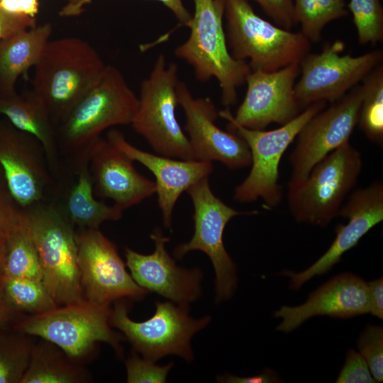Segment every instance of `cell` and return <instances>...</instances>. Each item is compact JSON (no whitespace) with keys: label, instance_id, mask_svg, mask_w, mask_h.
I'll return each instance as SVG.
<instances>
[{"label":"cell","instance_id":"obj_21","mask_svg":"<svg viewBox=\"0 0 383 383\" xmlns=\"http://www.w3.org/2000/svg\"><path fill=\"white\" fill-rule=\"evenodd\" d=\"M88 167L94 193L111 199L123 211L156 192L155 182L139 173L133 161L101 135L90 149Z\"/></svg>","mask_w":383,"mask_h":383},{"label":"cell","instance_id":"obj_30","mask_svg":"<svg viewBox=\"0 0 383 383\" xmlns=\"http://www.w3.org/2000/svg\"><path fill=\"white\" fill-rule=\"evenodd\" d=\"M296 24L311 43H318L324 27L348 14L345 0H293Z\"/></svg>","mask_w":383,"mask_h":383},{"label":"cell","instance_id":"obj_14","mask_svg":"<svg viewBox=\"0 0 383 383\" xmlns=\"http://www.w3.org/2000/svg\"><path fill=\"white\" fill-rule=\"evenodd\" d=\"M361 101L362 87L357 84L304 125L289 157L291 176L287 186L301 183L316 163L350 141L358 123Z\"/></svg>","mask_w":383,"mask_h":383},{"label":"cell","instance_id":"obj_10","mask_svg":"<svg viewBox=\"0 0 383 383\" xmlns=\"http://www.w3.org/2000/svg\"><path fill=\"white\" fill-rule=\"evenodd\" d=\"M124 300L114 302L110 323L123 334L133 351L155 362L169 355L193 360L192 338L209 323L210 316L194 318L189 316V306L156 301L153 316L138 322L129 317Z\"/></svg>","mask_w":383,"mask_h":383},{"label":"cell","instance_id":"obj_41","mask_svg":"<svg viewBox=\"0 0 383 383\" xmlns=\"http://www.w3.org/2000/svg\"><path fill=\"white\" fill-rule=\"evenodd\" d=\"M368 283L370 311L378 318H383V279L379 277Z\"/></svg>","mask_w":383,"mask_h":383},{"label":"cell","instance_id":"obj_2","mask_svg":"<svg viewBox=\"0 0 383 383\" xmlns=\"http://www.w3.org/2000/svg\"><path fill=\"white\" fill-rule=\"evenodd\" d=\"M106 66L96 49L80 38L49 40L33 67L31 91L44 104L57 126Z\"/></svg>","mask_w":383,"mask_h":383},{"label":"cell","instance_id":"obj_15","mask_svg":"<svg viewBox=\"0 0 383 383\" xmlns=\"http://www.w3.org/2000/svg\"><path fill=\"white\" fill-rule=\"evenodd\" d=\"M0 167L7 190L21 208L48 200L55 179L43 147L9 122L0 123Z\"/></svg>","mask_w":383,"mask_h":383},{"label":"cell","instance_id":"obj_8","mask_svg":"<svg viewBox=\"0 0 383 383\" xmlns=\"http://www.w3.org/2000/svg\"><path fill=\"white\" fill-rule=\"evenodd\" d=\"M110 306L87 300L68 304L35 315H24L15 331L37 336L60 348L77 362L87 358L99 343L109 344L121 355V337L111 329Z\"/></svg>","mask_w":383,"mask_h":383},{"label":"cell","instance_id":"obj_5","mask_svg":"<svg viewBox=\"0 0 383 383\" xmlns=\"http://www.w3.org/2000/svg\"><path fill=\"white\" fill-rule=\"evenodd\" d=\"M226 35L232 56L251 70L272 72L299 63L311 42L299 32L282 28L258 16L249 0H223Z\"/></svg>","mask_w":383,"mask_h":383},{"label":"cell","instance_id":"obj_42","mask_svg":"<svg viewBox=\"0 0 383 383\" xmlns=\"http://www.w3.org/2000/svg\"><path fill=\"white\" fill-rule=\"evenodd\" d=\"M23 316L11 307L0 289V330L11 328Z\"/></svg>","mask_w":383,"mask_h":383},{"label":"cell","instance_id":"obj_33","mask_svg":"<svg viewBox=\"0 0 383 383\" xmlns=\"http://www.w3.org/2000/svg\"><path fill=\"white\" fill-rule=\"evenodd\" d=\"M360 354L366 361L376 382L383 380V329L378 326H367L357 341Z\"/></svg>","mask_w":383,"mask_h":383},{"label":"cell","instance_id":"obj_19","mask_svg":"<svg viewBox=\"0 0 383 383\" xmlns=\"http://www.w3.org/2000/svg\"><path fill=\"white\" fill-rule=\"evenodd\" d=\"M155 250L150 254L139 253L125 248L126 264L135 282L148 292H155L170 301L189 306L202 294L203 272L199 268L181 267L168 253L166 244L170 238L161 228L150 235Z\"/></svg>","mask_w":383,"mask_h":383},{"label":"cell","instance_id":"obj_12","mask_svg":"<svg viewBox=\"0 0 383 383\" xmlns=\"http://www.w3.org/2000/svg\"><path fill=\"white\" fill-rule=\"evenodd\" d=\"M344 48L345 43L336 40L301 60L299 78L294 86L301 109L317 101L333 103L340 99L382 62L380 50L354 57L343 55Z\"/></svg>","mask_w":383,"mask_h":383},{"label":"cell","instance_id":"obj_6","mask_svg":"<svg viewBox=\"0 0 383 383\" xmlns=\"http://www.w3.org/2000/svg\"><path fill=\"white\" fill-rule=\"evenodd\" d=\"M326 104L325 101L313 103L289 122L270 131L249 129L238 124L228 108L218 112V116L228 121V130L245 141L251 155L250 173L234 189L235 201L250 203L261 199L267 209L280 204L282 189L279 184V170L282 157L304 125L325 109Z\"/></svg>","mask_w":383,"mask_h":383},{"label":"cell","instance_id":"obj_35","mask_svg":"<svg viewBox=\"0 0 383 383\" xmlns=\"http://www.w3.org/2000/svg\"><path fill=\"white\" fill-rule=\"evenodd\" d=\"M336 383H374L376 382L369 367L360 354L354 350L347 352L345 362Z\"/></svg>","mask_w":383,"mask_h":383},{"label":"cell","instance_id":"obj_45","mask_svg":"<svg viewBox=\"0 0 383 383\" xmlns=\"http://www.w3.org/2000/svg\"><path fill=\"white\" fill-rule=\"evenodd\" d=\"M7 189V188H6V185L5 182L4 173L0 167V189Z\"/></svg>","mask_w":383,"mask_h":383},{"label":"cell","instance_id":"obj_32","mask_svg":"<svg viewBox=\"0 0 383 383\" xmlns=\"http://www.w3.org/2000/svg\"><path fill=\"white\" fill-rule=\"evenodd\" d=\"M360 45H376L383 40V8L380 0H350L347 5Z\"/></svg>","mask_w":383,"mask_h":383},{"label":"cell","instance_id":"obj_7","mask_svg":"<svg viewBox=\"0 0 383 383\" xmlns=\"http://www.w3.org/2000/svg\"><path fill=\"white\" fill-rule=\"evenodd\" d=\"M360 152L350 141L316 163L301 183L287 186L288 209L300 223L326 227L337 217L362 170Z\"/></svg>","mask_w":383,"mask_h":383},{"label":"cell","instance_id":"obj_31","mask_svg":"<svg viewBox=\"0 0 383 383\" xmlns=\"http://www.w3.org/2000/svg\"><path fill=\"white\" fill-rule=\"evenodd\" d=\"M34 343L12 328L0 330V383H20Z\"/></svg>","mask_w":383,"mask_h":383},{"label":"cell","instance_id":"obj_16","mask_svg":"<svg viewBox=\"0 0 383 383\" xmlns=\"http://www.w3.org/2000/svg\"><path fill=\"white\" fill-rule=\"evenodd\" d=\"M177 96L185 116L184 130L194 160L218 161L229 170L250 165V152L245 141L238 134L225 131L216 125L218 112L210 98L194 97L182 81L177 84Z\"/></svg>","mask_w":383,"mask_h":383},{"label":"cell","instance_id":"obj_22","mask_svg":"<svg viewBox=\"0 0 383 383\" xmlns=\"http://www.w3.org/2000/svg\"><path fill=\"white\" fill-rule=\"evenodd\" d=\"M370 311L368 283L355 274H340L312 292L296 306H283L274 313L282 318L278 331L289 333L316 316L348 318Z\"/></svg>","mask_w":383,"mask_h":383},{"label":"cell","instance_id":"obj_29","mask_svg":"<svg viewBox=\"0 0 383 383\" xmlns=\"http://www.w3.org/2000/svg\"><path fill=\"white\" fill-rule=\"evenodd\" d=\"M362 101L357 125L367 138L383 143V65L381 63L362 81Z\"/></svg>","mask_w":383,"mask_h":383},{"label":"cell","instance_id":"obj_26","mask_svg":"<svg viewBox=\"0 0 383 383\" xmlns=\"http://www.w3.org/2000/svg\"><path fill=\"white\" fill-rule=\"evenodd\" d=\"M88 372L54 344L41 339L34 343L20 383H84Z\"/></svg>","mask_w":383,"mask_h":383},{"label":"cell","instance_id":"obj_39","mask_svg":"<svg viewBox=\"0 0 383 383\" xmlns=\"http://www.w3.org/2000/svg\"><path fill=\"white\" fill-rule=\"evenodd\" d=\"M218 382L224 383H270L279 382L280 379L274 371L265 369L262 373L251 377H239L225 373L216 377Z\"/></svg>","mask_w":383,"mask_h":383},{"label":"cell","instance_id":"obj_27","mask_svg":"<svg viewBox=\"0 0 383 383\" xmlns=\"http://www.w3.org/2000/svg\"><path fill=\"white\" fill-rule=\"evenodd\" d=\"M0 289L11 307L21 315H35L57 306L42 280L3 274Z\"/></svg>","mask_w":383,"mask_h":383},{"label":"cell","instance_id":"obj_17","mask_svg":"<svg viewBox=\"0 0 383 383\" xmlns=\"http://www.w3.org/2000/svg\"><path fill=\"white\" fill-rule=\"evenodd\" d=\"M299 73V63L272 72L251 70L233 121L249 129L264 130L271 123L283 125L295 118L301 111L294 91Z\"/></svg>","mask_w":383,"mask_h":383},{"label":"cell","instance_id":"obj_20","mask_svg":"<svg viewBox=\"0 0 383 383\" xmlns=\"http://www.w3.org/2000/svg\"><path fill=\"white\" fill-rule=\"evenodd\" d=\"M106 138L118 150L133 162L141 163L154 174L158 206L164 226L168 229L172 227L173 210L180 195L213 172L210 162L176 159L145 152L130 143L115 128L108 132Z\"/></svg>","mask_w":383,"mask_h":383},{"label":"cell","instance_id":"obj_11","mask_svg":"<svg viewBox=\"0 0 383 383\" xmlns=\"http://www.w3.org/2000/svg\"><path fill=\"white\" fill-rule=\"evenodd\" d=\"M187 192L194 206V232L188 242L174 248L173 254L182 259L188 252L199 250L209 257L215 273V300L221 303L231 298L238 282L237 266L224 246V229L233 218L258 212L239 211L225 204L213 193L209 177L192 185Z\"/></svg>","mask_w":383,"mask_h":383},{"label":"cell","instance_id":"obj_13","mask_svg":"<svg viewBox=\"0 0 383 383\" xmlns=\"http://www.w3.org/2000/svg\"><path fill=\"white\" fill-rule=\"evenodd\" d=\"M84 299L103 306L122 299L143 300L149 292L128 272L116 245L100 230L75 231Z\"/></svg>","mask_w":383,"mask_h":383},{"label":"cell","instance_id":"obj_36","mask_svg":"<svg viewBox=\"0 0 383 383\" xmlns=\"http://www.w3.org/2000/svg\"><path fill=\"white\" fill-rule=\"evenodd\" d=\"M274 21L275 25L291 30L296 25L293 0H252Z\"/></svg>","mask_w":383,"mask_h":383},{"label":"cell","instance_id":"obj_24","mask_svg":"<svg viewBox=\"0 0 383 383\" xmlns=\"http://www.w3.org/2000/svg\"><path fill=\"white\" fill-rule=\"evenodd\" d=\"M52 30L45 23L0 40V96L16 92L18 78L38 62Z\"/></svg>","mask_w":383,"mask_h":383},{"label":"cell","instance_id":"obj_1","mask_svg":"<svg viewBox=\"0 0 383 383\" xmlns=\"http://www.w3.org/2000/svg\"><path fill=\"white\" fill-rule=\"evenodd\" d=\"M138 96L121 72L106 65L101 74L57 126L61 161L75 174L88 162L90 149L107 128L131 124Z\"/></svg>","mask_w":383,"mask_h":383},{"label":"cell","instance_id":"obj_28","mask_svg":"<svg viewBox=\"0 0 383 383\" xmlns=\"http://www.w3.org/2000/svg\"><path fill=\"white\" fill-rule=\"evenodd\" d=\"M4 274L42 280L38 255L24 221L23 209L21 222L6 239Z\"/></svg>","mask_w":383,"mask_h":383},{"label":"cell","instance_id":"obj_44","mask_svg":"<svg viewBox=\"0 0 383 383\" xmlns=\"http://www.w3.org/2000/svg\"><path fill=\"white\" fill-rule=\"evenodd\" d=\"M6 257V240H0V279L4 274Z\"/></svg>","mask_w":383,"mask_h":383},{"label":"cell","instance_id":"obj_18","mask_svg":"<svg viewBox=\"0 0 383 383\" xmlns=\"http://www.w3.org/2000/svg\"><path fill=\"white\" fill-rule=\"evenodd\" d=\"M338 216L347 218L348 221L336 227L335 238L319 259L302 272L279 273L291 278V289L298 290L314 276L330 270L340 261L345 252L355 247L371 228L383 220L382 182L373 181L364 188L352 191Z\"/></svg>","mask_w":383,"mask_h":383},{"label":"cell","instance_id":"obj_23","mask_svg":"<svg viewBox=\"0 0 383 383\" xmlns=\"http://www.w3.org/2000/svg\"><path fill=\"white\" fill-rule=\"evenodd\" d=\"M0 114L16 128L32 135L41 143L54 178L60 177L62 164L57 126L40 99L31 90L22 95L15 92L0 96Z\"/></svg>","mask_w":383,"mask_h":383},{"label":"cell","instance_id":"obj_38","mask_svg":"<svg viewBox=\"0 0 383 383\" xmlns=\"http://www.w3.org/2000/svg\"><path fill=\"white\" fill-rule=\"evenodd\" d=\"M35 25V18L11 13L0 8V40Z\"/></svg>","mask_w":383,"mask_h":383},{"label":"cell","instance_id":"obj_37","mask_svg":"<svg viewBox=\"0 0 383 383\" xmlns=\"http://www.w3.org/2000/svg\"><path fill=\"white\" fill-rule=\"evenodd\" d=\"M22 218L21 208L7 189H0V240H6L18 226Z\"/></svg>","mask_w":383,"mask_h":383},{"label":"cell","instance_id":"obj_9","mask_svg":"<svg viewBox=\"0 0 383 383\" xmlns=\"http://www.w3.org/2000/svg\"><path fill=\"white\" fill-rule=\"evenodd\" d=\"M179 81L177 65L167 62L160 54L140 84L138 106L131 125L158 155L190 160H194L193 152L175 113Z\"/></svg>","mask_w":383,"mask_h":383},{"label":"cell","instance_id":"obj_3","mask_svg":"<svg viewBox=\"0 0 383 383\" xmlns=\"http://www.w3.org/2000/svg\"><path fill=\"white\" fill-rule=\"evenodd\" d=\"M194 12L187 27L188 38L174 55L194 70L196 78L206 82L216 78L222 104L235 105L238 89L245 82L251 69L246 61L235 59L228 49L223 26V0H194Z\"/></svg>","mask_w":383,"mask_h":383},{"label":"cell","instance_id":"obj_43","mask_svg":"<svg viewBox=\"0 0 383 383\" xmlns=\"http://www.w3.org/2000/svg\"><path fill=\"white\" fill-rule=\"evenodd\" d=\"M67 4L62 9L60 15L65 17L77 16V9L82 0H67Z\"/></svg>","mask_w":383,"mask_h":383},{"label":"cell","instance_id":"obj_4","mask_svg":"<svg viewBox=\"0 0 383 383\" xmlns=\"http://www.w3.org/2000/svg\"><path fill=\"white\" fill-rule=\"evenodd\" d=\"M22 209L38 255L43 282L57 305L84 300L74 226L62 207L48 200Z\"/></svg>","mask_w":383,"mask_h":383},{"label":"cell","instance_id":"obj_34","mask_svg":"<svg viewBox=\"0 0 383 383\" xmlns=\"http://www.w3.org/2000/svg\"><path fill=\"white\" fill-rule=\"evenodd\" d=\"M173 366L171 362L159 366L133 351L126 361V382L128 383H164Z\"/></svg>","mask_w":383,"mask_h":383},{"label":"cell","instance_id":"obj_40","mask_svg":"<svg viewBox=\"0 0 383 383\" xmlns=\"http://www.w3.org/2000/svg\"><path fill=\"white\" fill-rule=\"evenodd\" d=\"M92 0H82L77 9V15L82 12L83 7ZM164 4L174 15L181 25L187 27L192 19V14L184 6L182 0H154Z\"/></svg>","mask_w":383,"mask_h":383},{"label":"cell","instance_id":"obj_25","mask_svg":"<svg viewBox=\"0 0 383 383\" xmlns=\"http://www.w3.org/2000/svg\"><path fill=\"white\" fill-rule=\"evenodd\" d=\"M75 175L76 179L66 197L65 206L62 207L74 227L99 229L106 221H116L122 218V209L94 197L88 162L79 167Z\"/></svg>","mask_w":383,"mask_h":383}]
</instances>
